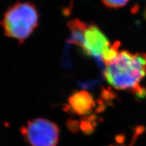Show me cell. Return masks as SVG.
I'll list each match as a JSON object with an SVG mask.
<instances>
[{
  "instance_id": "obj_1",
  "label": "cell",
  "mask_w": 146,
  "mask_h": 146,
  "mask_svg": "<svg viewBox=\"0 0 146 146\" xmlns=\"http://www.w3.org/2000/svg\"><path fill=\"white\" fill-rule=\"evenodd\" d=\"M104 74L106 81L116 89L129 90L144 97L146 92L140 83L146 75V54L120 51L106 64Z\"/></svg>"
},
{
  "instance_id": "obj_2",
  "label": "cell",
  "mask_w": 146,
  "mask_h": 146,
  "mask_svg": "<svg viewBox=\"0 0 146 146\" xmlns=\"http://www.w3.org/2000/svg\"><path fill=\"white\" fill-rule=\"evenodd\" d=\"M72 41L79 45L88 56L107 64L119 52V43L111 45L106 36L98 27L74 21L70 23Z\"/></svg>"
},
{
  "instance_id": "obj_3",
  "label": "cell",
  "mask_w": 146,
  "mask_h": 146,
  "mask_svg": "<svg viewBox=\"0 0 146 146\" xmlns=\"http://www.w3.org/2000/svg\"><path fill=\"white\" fill-rule=\"evenodd\" d=\"M39 14L35 7L29 3H18L5 13L1 22L5 35L22 42L31 35L37 27Z\"/></svg>"
},
{
  "instance_id": "obj_4",
  "label": "cell",
  "mask_w": 146,
  "mask_h": 146,
  "mask_svg": "<svg viewBox=\"0 0 146 146\" xmlns=\"http://www.w3.org/2000/svg\"><path fill=\"white\" fill-rule=\"evenodd\" d=\"M21 133L31 146H56L59 141V128L44 118L29 120L22 128Z\"/></svg>"
},
{
  "instance_id": "obj_5",
  "label": "cell",
  "mask_w": 146,
  "mask_h": 146,
  "mask_svg": "<svg viewBox=\"0 0 146 146\" xmlns=\"http://www.w3.org/2000/svg\"><path fill=\"white\" fill-rule=\"evenodd\" d=\"M96 103L92 96L85 91L74 93L68 100V107L74 114L84 116L93 110Z\"/></svg>"
},
{
  "instance_id": "obj_6",
  "label": "cell",
  "mask_w": 146,
  "mask_h": 146,
  "mask_svg": "<svg viewBox=\"0 0 146 146\" xmlns=\"http://www.w3.org/2000/svg\"><path fill=\"white\" fill-rule=\"evenodd\" d=\"M104 4L108 8H118L125 6L129 0H102Z\"/></svg>"
},
{
  "instance_id": "obj_7",
  "label": "cell",
  "mask_w": 146,
  "mask_h": 146,
  "mask_svg": "<svg viewBox=\"0 0 146 146\" xmlns=\"http://www.w3.org/2000/svg\"><path fill=\"white\" fill-rule=\"evenodd\" d=\"M145 19H146V10H145Z\"/></svg>"
},
{
  "instance_id": "obj_8",
  "label": "cell",
  "mask_w": 146,
  "mask_h": 146,
  "mask_svg": "<svg viewBox=\"0 0 146 146\" xmlns=\"http://www.w3.org/2000/svg\"><path fill=\"white\" fill-rule=\"evenodd\" d=\"M111 146H124V145H111Z\"/></svg>"
}]
</instances>
